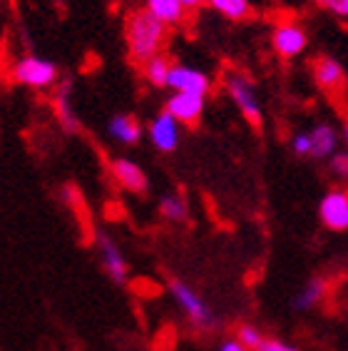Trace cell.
<instances>
[{"mask_svg":"<svg viewBox=\"0 0 348 351\" xmlns=\"http://www.w3.org/2000/svg\"><path fill=\"white\" fill-rule=\"evenodd\" d=\"M172 62H169L167 55H157V58H152V60H147L145 65H142V73H145V77H147L152 85H157V88H164L169 82V73H172Z\"/></svg>","mask_w":348,"mask_h":351,"instance_id":"17","label":"cell"},{"mask_svg":"<svg viewBox=\"0 0 348 351\" xmlns=\"http://www.w3.org/2000/svg\"><path fill=\"white\" fill-rule=\"evenodd\" d=\"M13 77H15V82L27 85V88H47V85H53L55 77H58V68L47 60L25 58V60H21L15 65Z\"/></svg>","mask_w":348,"mask_h":351,"instance_id":"2","label":"cell"},{"mask_svg":"<svg viewBox=\"0 0 348 351\" xmlns=\"http://www.w3.org/2000/svg\"><path fill=\"white\" fill-rule=\"evenodd\" d=\"M314 3H319V5H328L331 0H314Z\"/></svg>","mask_w":348,"mask_h":351,"instance_id":"28","label":"cell"},{"mask_svg":"<svg viewBox=\"0 0 348 351\" xmlns=\"http://www.w3.org/2000/svg\"><path fill=\"white\" fill-rule=\"evenodd\" d=\"M169 88L174 93H189V95H207L209 90V77L201 70L195 68H184V65H174L172 73H169Z\"/></svg>","mask_w":348,"mask_h":351,"instance_id":"8","label":"cell"},{"mask_svg":"<svg viewBox=\"0 0 348 351\" xmlns=\"http://www.w3.org/2000/svg\"><path fill=\"white\" fill-rule=\"evenodd\" d=\"M326 291H328V284L323 282V279H311V282L299 291V297L294 299V306L299 311L311 309V306H316L323 297H326Z\"/></svg>","mask_w":348,"mask_h":351,"instance_id":"18","label":"cell"},{"mask_svg":"<svg viewBox=\"0 0 348 351\" xmlns=\"http://www.w3.org/2000/svg\"><path fill=\"white\" fill-rule=\"evenodd\" d=\"M110 132H112V135L117 137L120 142L134 145V142L140 140V135H142V125L137 122V117L120 115V117H114V120L110 122Z\"/></svg>","mask_w":348,"mask_h":351,"instance_id":"16","label":"cell"},{"mask_svg":"<svg viewBox=\"0 0 348 351\" xmlns=\"http://www.w3.org/2000/svg\"><path fill=\"white\" fill-rule=\"evenodd\" d=\"M259 351H299V349L284 344V341H276V339H264V344H261Z\"/></svg>","mask_w":348,"mask_h":351,"instance_id":"24","label":"cell"},{"mask_svg":"<svg viewBox=\"0 0 348 351\" xmlns=\"http://www.w3.org/2000/svg\"><path fill=\"white\" fill-rule=\"evenodd\" d=\"M308 137H311V157H328L336 149V132L331 125H316Z\"/></svg>","mask_w":348,"mask_h":351,"instance_id":"15","label":"cell"},{"mask_svg":"<svg viewBox=\"0 0 348 351\" xmlns=\"http://www.w3.org/2000/svg\"><path fill=\"white\" fill-rule=\"evenodd\" d=\"M236 337H239V341L247 346L249 351H259L261 344H264V339H266L259 329H254V326H249V324H241L239 329H236Z\"/></svg>","mask_w":348,"mask_h":351,"instance_id":"21","label":"cell"},{"mask_svg":"<svg viewBox=\"0 0 348 351\" xmlns=\"http://www.w3.org/2000/svg\"><path fill=\"white\" fill-rule=\"evenodd\" d=\"M294 152L296 155H311V137L296 135L294 137Z\"/></svg>","mask_w":348,"mask_h":351,"instance_id":"22","label":"cell"},{"mask_svg":"<svg viewBox=\"0 0 348 351\" xmlns=\"http://www.w3.org/2000/svg\"><path fill=\"white\" fill-rule=\"evenodd\" d=\"M147 10L160 18L164 25H174L184 18V3L182 0H147Z\"/></svg>","mask_w":348,"mask_h":351,"instance_id":"14","label":"cell"},{"mask_svg":"<svg viewBox=\"0 0 348 351\" xmlns=\"http://www.w3.org/2000/svg\"><path fill=\"white\" fill-rule=\"evenodd\" d=\"M100 250H102V264L110 271V277L114 282H125V277H127V262L122 257V252L114 247V242H110L108 237H100Z\"/></svg>","mask_w":348,"mask_h":351,"instance_id":"12","label":"cell"},{"mask_svg":"<svg viewBox=\"0 0 348 351\" xmlns=\"http://www.w3.org/2000/svg\"><path fill=\"white\" fill-rule=\"evenodd\" d=\"M227 90H229V95H232V100L236 102V108L241 110V115L249 120V125H251L254 130H259L261 128V108H259V100H256L254 88L247 82V77H239V75L229 77Z\"/></svg>","mask_w":348,"mask_h":351,"instance_id":"5","label":"cell"},{"mask_svg":"<svg viewBox=\"0 0 348 351\" xmlns=\"http://www.w3.org/2000/svg\"><path fill=\"white\" fill-rule=\"evenodd\" d=\"M343 128H346V140H348V120H346V125H343Z\"/></svg>","mask_w":348,"mask_h":351,"instance_id":"29","label":"cell"},{"mask_svg":"<svg viewBox=\"0 0 348 351\" xmlns=\"http://www.w3.org/2000/svg\"><path fill=\"white\" fill-rule=\"evenodd\" d=\"M328 8H331L336 15L348 18V0H331V3H328Z\"/></svg>","mask_w":348,"mask_h":351,"instance_id":"25","label":"cell"},{"mask_svg":"<svg viewBox=\"0 0 348 351\" xmlns=\"http://www.w3.org/2000/svg\"><path fill=\"white\" fill-rule=\"evenodd\" d=\"M321 222L328 230L346 232L348 230V189H331L321 199Z\"/></svg>","mask_w":348,"mask_h":351,"instance_id":"6","label":"cell"},{"mask_svg":"<svg viewBox=\"0 0 348 351\" xmlns=\"http://www.w3.org/2000/svg\"><path fill=\"white\" fill-rule=\"evenodd\" d=\"M169 289H172L174 299L179 302V306L187 311V317L192 319L197 326H201V329L212 326V322H214V317H212V309H209V306L204 304L199 297H197L195 289H189L187 284L179 282V279H172V282H169Z\"/></svg>","mask_w":348,"mask_h":351,"instance_id":"3","label":"cell"},{"mask_svg":"<svg viewBox=\"0 0 348 351\" xmlns=\"http://www.w3.org/2000/svg\"><path fill=\"white\" fill-rule=\"evenodd\" d=\"M167 112H172L177 117V122L197 128L199 117L204 112V97L201 95H189V93H174V97H169Z\"/></svg>","mask_w":348,"mask_h":351,"instance_id":"7","label":"cell"},{"mask_svg":"<svg viewBox=\"0 0 348 351\" xmlns=\"http://www.w3.org/2000/svg\"><path fill=\"white\" fill-rule=\"evenodd\" d=\"M149 137H152L154 147L157 149H162V152H172V149L177 147V142H179L177 117L164 110V112L152 122V128H149Z\"/></svg>","mask_w":348,"mask_h":351,"instance_id":"10","label":"cell"},{"mask_svg":"<svg viewBox=\"0 0 348 351\" xmlns=\"http://www.w3.org/2000/svg\"><path fill=\"white\" fill-rule=\"evenodd\" d=\"M65 199H67V204L73 207L75 215H77V222H80V227H82V234H85V239L90 242L92 234H95V230H92V222H90V207L85 204V197L80 195V189L75 187V184H67Z\"/></svg>","mask_w":348,"mask_h":351,"instance_id":"13","label":"cell"},{"mask_svg":"<svg viewBox=\"0 0 348 351\" xmlns=\"http://www.w3.org/2000/svg\"><path fill=\"white\" fill-rule=\"evenodd\" d=\"M160 212L164 219H172V222H184L189 215V204L184 197L179 195H167L160 202Z\"/></svg>","mask_w":348,"mask_h":351,"instance_id":"19","label":"cell"},{"mask_svg":"<svg viewBox=\"0 0 348 351\" xmlns=\"http://www.w3.org/2000/svg\"><path fill=\"white\" fill-rule=\"evenodd\" d=\"M311 70H314L316 85L323 90L331 97H338L346 90V73L334 58H326V55H319L314 62H311Z\"/></svg>","mask_w":348,"mask_h":351,"instance_id":"4","label":"cell"},{"mask_svg":"<svg viewBox=\"0 0 348 351\" xmlns=\"http://www.w3.org/2000/svg\"><path fill=\"white\" fill-rule=\"evenodd\" d=\"M110 167H112V177L127 189V192L142 195V192L147 189V175H145L134 162H129V160H114Z\"/></svg>","mask_w":348,"mask_h":351,"instance_id":"11","label":"cell"},{"mask_svg":"<svg viewBox=\"0 0 348 351\" xmlns=\"http://www.w3.org/2000/svg\"><path fill=\"white\" fill-rule=\"evenodd\" d=\"M306 33L303 27H299L296 23H282V25L274 30V50L282 58H296L299 53H303L306 47Z\"/></svg>","mask_w":348,"mask_h":351,"instance_id":"9","label":"cell"},{"mask_svg":"<svg viewBox=\"0 0 348 351\" xmlns=\"http://www.w3.org/2000/svg\"><path fill=\"white\" fill-rule=\"evenodd\" d=\"M209 5L219 10L221 15H227L229 21H244L251 13L249 0H209Z\"/></svg>","mask_w":348,"mask_h":351,"instance_id":"20","label":"cell"},{"mask_svg":"<svg viewBox=\"0 0 348 351\" xmlns=\"http://www.w3.org/2000/svg\"><path fill=\"white\" fill-rule=\"evenodd\" d=\"M125 40H127L129 60L145 65L160 55V47L167 40V25L154 18L147 8L132 10L125 21Z\"/></svg>","mask_w":348,"mask_h":351,"instance_id":"1","label":"cell"},{"mask_svg":"<svg viewBox=\"0 0 348 351\" xmlns=\"http://www.w3.org/2000/svg\"><path fill=\"white\" fill-rule=\"evenodd\" d=\"M331 169H334L336 175L348 177V155H336L334 160H331Z\"/></svg>","mask_w":348,"mask_h":351,"instance_id":"23","label":"cell"},{"mask_svg":"<svg viewBox=\"0 0 348 351\" xmlns=\"http://www.w3.org/2000/svg\"><path fill=\"white\" fill-rule=\"evenodd\" d=\"M184 3V8H199V5H204L207 0H182Z\"/></svg>","mask_w":348,"mask_h":351,"instance_id":"27","label":"cell"},{"mask_svg":"<svg viewBox=\"0 0 348 351\" xmlns=\"http://www.w3.org/2000/svg\"><path fill=\"white\" fill-rule=\"evenodd\" d=\"M219 351H249V349H247V346H244V344H241L239 339H236V341H227V344L221 346Z\"/></svg>","mask_w":348,"mask_h":351,"instance_id":"26","label":"cell"}]
</instances>
